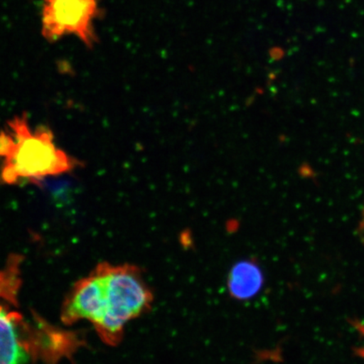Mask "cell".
Masks as SVG:
<instances>
[{"instance_id": "cell-1", "label": "cell", "mask_w": 364, "mask_h": 364, "mask_svg": "<svg viewBox=\"0 0 364 364\" xmlns=\"http://www.w3.org/2000/svg\"><path fill=\"white\" fill-rule=\"evenodd\" d=\"M154 295L139 267L101 263L76 283L63 304L66 325L88 321L109 346L121 343L125 326L151 309Z\"/></svg>"}, {"instance_id": "cell-2", "label": "cell", "mask_w": 364, "mask_h": 364, "mask_svg": "<svg viewBox=\"0 0 364 364\" xmlns=\"http://www.w3.org/2000/svg\"><path fill=\"white\" fill-rule=\"evenodd\" d=\"M13 144L0 169V186L18 182L39 184L45 177L65 174L80 166L54 144L52 131L40 127L31 133L27 116L16 117L8 122Z\"/></svg>"}, {"instance_id": "cell-3", "label": "cell", "mask_w": 364, "mask_h": 364, "mask_svg": "<svg viewBox=\"0 0 364 364\" xmlns=\"http://www.w3.org/2000/svg\"><path fill=\"white\" fill-rule=\"evenodd\" d=\"M101 14L99 0H42L41 33L53 43L75 36L92 48L97 42L95 23Z\"/></svg>"}, {"instance_id": "cell-4", "label": "cell", "mask_w": 364, "mask_h": 364, "mask_svg": "<svg viewBox=\"0 0 364 364\" xmlns=\"http://www.w3.org/2000/svg\"><path fill=\"white\" fill-rule=\"evenodd\" d=\"M19 274L0 284V364H29L38 352L31 326L18 311Z\"/></svg>"}, {"instance_id": "cell-5", "label": "cell", "mask_w": 364, "mask_h": 364, "mask_svg": "<svg viewBox=\"0 0 364 364\" xmlns=\"http://www.w3.org/2000/svg\"><path fill=\"white\" fill-rule=\"evenodd\" d=\"M263 286V274L256 262L243 261L232 267L228 287L232 297L247 300L255 297Z\"/></svg>"}, {"instance_id": "cell-6", "label": "cell", "mask_w": 364, "mask_h": 364, "mask_svg": "<svg viewBox=\"0 0 364 364\" xmlns=\"http://www.w3.org/2000/svg\"><path fill=\"white\" fill-rule=\"evenodd\" d=\"M348 324L364 338V321L359 320V318H350ZM354 353L357 357L364 360V346L363 347L355 348Z\"/></svg>"}, {"instance_id": "cell-7", "label": "cell", "mask_w": 364, "mask_h": 364, "mask_svg": "<svg viewBox=\"0 0 364 364\" xmlns=\"http://www.w3.org/2000/svg\"><path fill=\"white\" fill-rule=\"evenodd\" d=\"M357 232L359 237L361 238L363 242L364 243V208L363 209L361 220L359 221V224L357 228Z\"/></svg>"}]
</instances>
